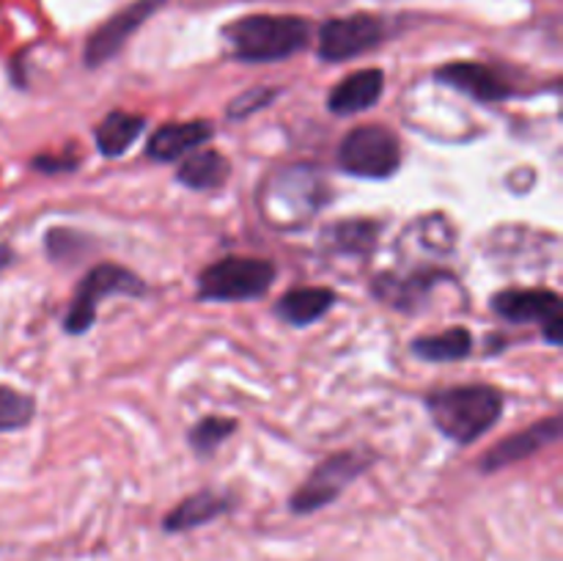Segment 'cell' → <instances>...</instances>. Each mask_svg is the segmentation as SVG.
Returning a JSON list of instances; mask_svg holds the SVG:
<instances>
[{
	"mask_svg": "<svg viewBox=\"0 0 563 561\" xmlns=\"http://www.w3.org/2000/svg\"><path fill=\"white\" fill-rule=\"evenodd\" d=\"M212 138V124L209 121H179V124H165L148 138V157L168 163V160L181 157L201 146L203 141Z\"/></svg>",
	"mask_w": 563,
	"mask_h": 561,
	"instance_id": "cell-13",
	"label": "cell"
},
{
	"mask_svg": "<svg viewBox=\"0 0 563 561\" xmlns=\"http://www.w3.org/2000/svg\"><path fill=\"white\" fill-rule=\"evenodd\" d=\"M143 127H146V121H143L141 116L115 110V113H110L108 119L97 127V148L104 157H121V154L137 141Z\"/></svg>",
	"mask_w": 563,
	"mask_h": 561,
	"instance_id": "cell-18",
	"label": "cell"
},
{
	"mask_svg": "<svg viewBox=\"0 0 563 561\" xmlns=\"http://www.w3.org/2000/svg\"><path fill=\"white\" fill-rule=\"evenodd\" d=\"M438 77L445 86H454L456 91H465L467 97L478 99V102H500V99L511 97V88L493 66L476 64V61H456V64H445L438 69Z\"/></svg>",
	"mask_w": 563,
	"mask_h": 561,
	"instance_id": "cell-10",
	"label": "cell"
},
{
	"mask_svg": "<svg viewBox=\"0 0 563 561\" xmlns=\"http://www.w3.org/2000/svg\"><path fill=\"white\" fill-rule=\"evenodd\" d=\"M231 509L229 495L212 493V490H203V493L190 495V498L181 501L174 512H168L163 520V528L168 534H181L190 531V528L207 526L214 517L225 515Z\"/></svg>",
	"mask_w": 563,
	"mask_h": 561,
	"instance_id": "cell-14",
	"label": "cell"
},
{
	"mask_svg": "<svg viewBox=\"0 0 563 561\" xmlns=\"http://www.w3.org/2000/svg\"><path fill=\"white\" fill-rule=\"evenodd\" d=\"M236 429V424L231 418H220V416H209L198 424L196 429L190 432V443L198 454H212L225 438Z\"/></svg>",
	"mask_w": 563,
	"mask_h": 561,
	"instance_id": "cell-22",
	"label": "cell"
},
{
	"mask_svg": "<svg viewBox=\"0 0 563 561\" xmlns=\"http://www.w3.org/2000/svg\"><path fill=\"white\" fill-rule=\"evenodd\" d=\"M335 245L341 251L350 253H366L368 248L377 240V223H368V220H350V223H339L330 231Z\"/></svg>",
	"mask_w": 563,
	"mask_h": 561,
	"instance_id": "cell-21",
	"label": "cell"
},
{
	"mask_svg": "<svg viewBox=\"0 0 563 561\" xmlns=\"http://www.w3.org/2000/svg\"><path fill=\"white\" fill-rule=\"evenodd\" d=\"M368 462H372V457H366V451H341V454H333L330 460H324L308 476V482L291 495V512H297V515H311V512L333 504L366 471Z\"/></svg>",
	"mask_w": 563,
	"mask_h": 561,
	"instance_id": "cell-6",
	"label": "cell"
},
{
	"mask_svg": "<svg viewBox=\"0 0 563 561\" xmlns=\"http://www.w3.org/2000/svg\"><path fill=\"white\" fill-rule=\"evenodd\" d=\"M275 97V91H267V88H253V91H247L245 97H240L236 102H231V119H245V116H251L253 110H262L264 105L269 102V99Z\"/></svg>",
	"mask_w": 563,
	"mask_h": 561,
	"instance_id": "cell-23",
	"label": "cell"
},
{
	"mask_svg": "<svg viewBox=\"0 0 563 561\" xmlns=\"http://www.w3.org/2000/svg\"><path fill=\"white\" fill-rule=\"evenodd\" d=\"M143 280L137 275H132L130 270L119 267V264H99L91 273L82 278V284L77 286V295L71 300L69 314H66L64 324L69 333H86L88 328L97 319V306L99 300L110 295H143Z\"/></svg>",
	"mask_w": 563,
	"mask_h": 561,
	"instance_id": "cell-5",
	"label": "cell"
},
{
	"mask_svg": "<svg viewBox=\"0 0 563 561\" xmlns=\"http://www.w3.org/2000/svg\"><path fill=\"white\" fill-rule=\"evenodd\" d=\"M231 174V165L223 154L212 152H196L179 165V182L181 185L192 187V190H218L220 185H225Z\"/></svg>",
	"mask_w": 563,
	"mask_h": 561,
	"instance_id": "cell-16",
	"label": "cell"
},
{
	"mask_svg": "<svg viewBox=\"0 0 563 561\" xmlns=\"http://www.w3.org/2000/svg\"><path fill=\"white\" fill-rule=\"evenodd\" d=\"M493 308L509 322H539L550 344H561V297L550 289H509L495 295Z\"/></svg>",
	"mask_w": 563,
	"mask_h": 561,
	"instance_id": "cell-7",
	"label": "cell"
},
{
	"mask_svg": "<svg viewBox=\"0 0 563 561\" xmlns=\"http://www.w3.org/2000/svg\"><path fill=\"white\" fill-rule=\"evenodd\" d=\"M165 0H135L132 6L121 9L119 14L110 16L102 28L93 31V36L88 38L86 44V64L88 66H99L104 61L113 58L121 47L126 44V38L154 14V11L163 6Z\"/></svg>",
	"mask_w": 563,
	"mask_h": 561,
	"instance_id": "cell-9",
	"label": "cell"
},
{
	"mask_svg": "<svg viewBox=\"0 0 563 561\" xmlns=\"http://www.w3.org/2000/svg\"><path fill=\"white\" fill-rule=\"evenodd\" d=\"M339 163L346 174L366 176V179H385L401 163L399 138L383 124L355 127L341 141Z\"/></svg>",
	"mask_w": 563,
	"mask_h": 561,
	"instance_id": "cell-4",
	"label": "cell"
},
{
	"mask_svg": "<svg viewBox=\"0 0 563 561\" xmlns=\"http://www.w3.org/2000/svg\"><path fill=\"white\" fill-rule=\"evenodd\" d=\"M385 36V25L372 14L339 16L324 22L319 31V55L324 61H350L366 50L377 47Z\"/></svg>",
	"mask_w": 563,
	"mask_h": 561,
	"instance_id": "cell-8",
	"label": "cell"
},
{
	"mask_svg": "<svg viewBox=\"0 0 563 561\" xmlns=\"http://www.w3.org/2000/svg\"><path fill=\"white\" fill-rule=\"evenodd\" d=\"M412 352L423 361H462L473 352V336L465 328H449L438 336H423L412 341Z\"/></svg>",
	"mask_w": 563,
	"mask_h": 561,
	"instance_id": "cell-19",
	"label": "cell"
},
{
	"mask_svg": "<svg viewBox=\"0 0 563 561\" xmlns=\"http://www.w3.org/2000/svg\"><path fill=\"white\" fill-rule=\"evenodd\" d=\"M561 435V418H544V421L533 424V427L522 429V432L511 435L504 443L495 446L487 457H484V471H498V468L511 465V462H520L526 457L537 454L544 446L555 443Z\"/></svg>",
	"mask_w": 563,
	"mask_h": 561,
	"instance_id": "cell-11",
	"label": "cell"
},
{
	"mask_svg": "<svg viewBox=\"0 0 563 561\" xmlns=\"http://www.w3.org/2000/svg\"><path fill=\"white\" fill-rule=\"evenodd\" d=\"M427 405L440 432L456 443H473L498 424L504 396L489 385H456V388L434 391Z\"/></svg>",
	"mask_w": 563,
	"mask_h": 561,
	"instance_id": "cell-1",
	"label": "cell"
},
{
	"mask_svg": "<svg viewBox=\"0 0 563 561\" xmlns=\"http://www.w3.org/2000/svg\"><path fill=\"white\" fill-rule=\"evenodd\" d=\"M311 25L291 14H253L225 28L231 50L240 61L267 64L284 61L306 47Z\"/></svg>",
	"mask_w": 563,
	"mask_h": 561,
	"instance_id": "cell-2",
	"label": "cell"
},
{
	"mask_svg": "<svg viewBox=\"0 0 563 561\" xmlns=\"http://www.w3.org/2000/svg\"><path fill=\"white\" fill-rule=\"evenodd\" d=\"M438 278L440 275L434 273H412L407 275V278L383 275V278L377 280V286H374V292H377L385 302H390V306L405 308V311H416V308L427 300L429 292L434 289Z\"/></svg>",
	"mask_w": 563,
	"mask_h": 561,
	"instance_id": "cell-15",
	"label": "cell"
},
{
	"mask_svg": "<svg viewBox=\"0 0 563 561\" xmlns=\"http://www.w3.org/2000/svg\"><path fill=\"white\" fill-rule=\"evenodd\" d=\"M335 295L324 286H308V289H295L280 297L278 314L291 324H311L322 314L330 311Z\"/></svg>",
	"mask_w": 563,
	"mask_h": 561,
	"instance_id": "cell-17",
	"label": "cell"
},
{
	"mask_svg": "<svg viewBox=\"0 0 563 561\" xmlns=\"http://www.w3.org/2000/svg\"><path fill=\"white\" fill-rule=\"evenodd\" d=\"M33 413H36V405L31 396L9 388V385H0V432L22 429L25 424H31Z\"/></svg>",
	"mask_w": 563,
	"mask_h": 561,
	"instance_id": "cell-20",
	"label": "cell"
},
{
	"mask_svg": "<svg viewBox=\"0 0 563 561\" xmlns=\"http://www.w3.org/2000/svg\"><path fill=\"white\" fill-rule=\"evenodd\" d=\"M275 267L264 258L229 256L212 264L198 278L203 300H253L273 286Z\"/></svg>",
	"mask_w": 563,
	"mask_h": 561,
	"instance_id": "cell-3",
	"label": "cell"
},
{
	"mask_svg": "<svg viewBox=\"0 0 563 561\" xmlns=\"http://www.w3.org/2000/svg\"><path fill=\"white\" fill-rule=\"evenodd\" d=\"M385 75L379 69H361L355 75L344 77L339 86L330 91V110L339 116H352L368 110L379 97H383Z\"/></svg>",
	"mask_w": 563,
	"mask_h": 561,
	"instance_id": "cell-12",
	"label": "cell"
}]
</instances>
